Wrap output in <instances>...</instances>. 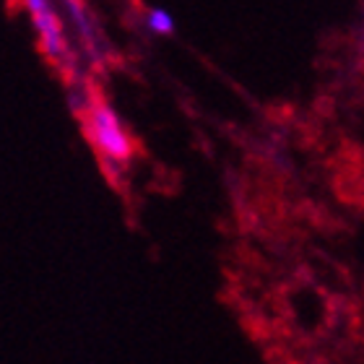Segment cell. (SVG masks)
Wrapping results in <instances>:
<instances>
[{
	"mask_svg": "<svg viewBox=\"0 0 364 364\" xmlns=\"http://www.w3.org/2000/svg\"><path fill=\"white\" fill-rule=\"evenodd\" d=\"M84 125L91 146L107 164L122 167L133 159V138L122 125L120 114L105 102H91L84 109Z\"/></svg>",
	"mask_w": 364,
	"mask_h": 364,
	"instance_id": "obj_1",
	"label": "cell"
},
{
	"mask_svg": "<svg viewBox=\"0 0 364 364\" xmlns=\"http://www.w3.org/2000/svg\"><path fill=\"white\" fill-rule=\"evenodd\" d=\"M31 16L42 53L53 63H70V45L65 37V26L53 0H21Z\"/></svg>",
	"mask_w": 364,
	"mask_h": 364,
	"instance_id": "obj_2",
	"label": "cell"
},
{
	"mask_svg": "<svg viewBox=\"0 0 364 364\" xmlns=\"http://www.w3.org/2000/svg\"><path fill=\"white\" fill-rule=\"evenodd\" d=\"M63 3H65V11H68L70 26H73V29L81 34V39H84V42L94 45V29H91L86 3H84V0H63Z\"/></svg>",
	"mask_w": 364,
	"mask_h": 364,
	"instance_id": "obj_3",
	"label": "cell"
},
{
	"mask_svg": "<svg viewBox=\"0 0 364 364\" xmlns=\"http://www.w3.org/2000/svg\"><path fill=\"white\" fill-rule=\"evenodd\" d=\"M144 23L154 37H169V34H175V29H177L172 14L164 11V8H149L144 16Z\"/></svg>",
	"mask_w": 364,
	"mask_h": 364,
	"instance_id": "obj_4",
	"label": "cell"
}]
</instances>
